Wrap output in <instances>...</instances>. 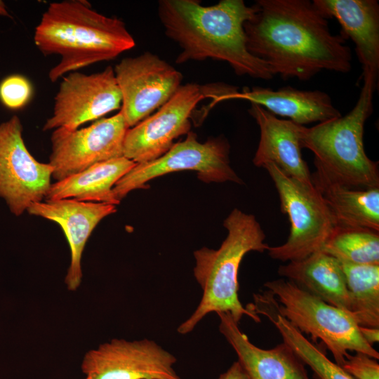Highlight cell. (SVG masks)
<instances>
[{"mask_svg": "<svg viewBox=\"0 0 379 379\" xmlns=\"http://www.w3.org/2000/svg\"><path fill=\"white\" fill-rule=\"evenodd\" d=\"M260 128V141L253 163L262 167L272 163L286 175L313 185L312 174L303 159L298 138V125L281 119L262 107L251 103L248 109Z\"/></svg>", "mask_w": 379, "mask_h": 379, "instance_id": "obj_17", "label": "cell"}, {"mask_svg": "<svg viewBox=\"0 0 379 379\" xmlns=\"http://www.w3.org/2000/svg\"><path fill=\"white\" fill-rule=\"evenodd\" d=\"M278 274L325 302L350 312L351 300L339 260L320 250L307 257L289 261Z\"/></svg>", "mask_w": 379, "mask_h": 379, "instance_id": "obj_20", "label": "cell"}, {"mask_svg": "<svg viewBox=\"0 0 379 379\" xmlns=\"http://www.w3.org/2000/svg\"><path fill=\"white\" fill-rule=\"evenodd\" d=\"M121 105V95L112 67L91 74L69 72L60 84L53 114L44 124L43 131L77 129L86 122L100 119Z\"/></svg>", "mask_w": 379, "mask_h": 379, "instance_id": "obj_14", "label": "cell"}, {"mask_svg": "<svg viewBox=\"0 0 379 379\" xmlns=\"http://www.w3.org/2000/svg\"><path fill=\"white\" fill-rule=\"evenodd\" d=\"M218 379H248L239 363L234 361Z\"/></svg>", "mask_w": 379, "mask_h": 379, "instance_id": "obj_28", "label": "cell"}, {"mask_svg": "<svg viewBox=\"0 0 379 379\" xmlns=\"http://www.w3.org/2000/svg\"><path fill=\"white\" fill-rule=\"evenodd\" d=\"M251 309L256 314H263L274 325L286 343L318 379H355L340 366L331 361L303 333L277 310L273 296L267 292L254 295Z\"/></svg>", "mask_w": 379, "mask_h": 379, "instance_id": "obj_23", "label": "cell"}, {"mask_svg": "<svg viewBox=\"0 0 379 379\" xmlns=\"http://www.w3.org/2000/svg\"><path fill=\"white\" fill-rule=\"evenodd\" d=\"M176 361L153 340L114 338L88 351L81 368L91 379H182Z\"/></svg>", "mask_w": 379, "mask_h": 379, "instance_id": "obj_13", "label": "cell"}, {"mask_svg": "<svg viewBox=\"0 0 379 379\" xmlns=\"http://www.w3.org/2000/svg\"><path fill=\"white\" fill-rule=\"evenodd\" d=\"M279 194L281 210L291 227L286 241L270 246V258L283 262L298 260L323 248L336 226L335 220L313 185L286 175L272 163L265 164Z\"/></svg>", "mask_w": 379, "mask_h": 379, "instance_id": "obj_7", "label": "cell"}, {"mask_svg": "<svg viewBox=\"0 0 379 379\" xmlns=\"http://www.w3.org/2000/svg\"><path fill=\"white\" fill-rule=\"evenodd\" d=\"M34 44L44 55H59L48 72L51 82L94 63L113 60L135 42L125 23L105 16L82 0L48 5L36 27Z\"/></svg>", "mask_w": 379, "mask_h": 379, "instance_id": "obj_3", "label": "cell"}, {"mask_svg": "<svg viewBox=\"0 0 379 379\" xmlns=\"http://www.w3.org/2000/svg\"><path fill=\"white\" fill-rule=\"evenodd\" d=\"M237 91V86L222 83L181 85L154 114L127 130L124 157L136 164L157 159L171 148L176 138L190 132V118L200 101L212 99V107L220 98Z\"/></svg>", "mask_w": 379, "mask_h": 379, "instance_id": "obj_8", "label": "cell"}, {"mask_svg": "<svg viewBox=\"0 0 379 379\" xmlns=\"http://www.w3.org/2000/svg\"><path fill=\"white\" fill-rule=\"evenodd\" d=\"M32 94V85L22 75L8 76L0 83V100L8 109L22 108L29 102Z\"/></svg>", "mask_w": 379, "mask_h": 379, "instance_id": "obj_26", "label": "cell"}, {"mask_svg": "<svg viewBox=\"0 0 379 379\" xmlns=\"http://www.w3.org/2000/svg\"><path fill=\"white\" fill-rule=\"evenodd\" d=\"M53 171L49 163L38 161L28 151L18 116L0 124V198L13 215L45 199Z\"/></svg>", "mask_w": 379, "mask_h": 379, "instance_id": "obj_10", "label": "cell"}, {"mask_svg": "<svg viewBox=\"0 0 379 379\" xmlns=\"http://www.w3.org/2000/svg\"><path fill=\"white\" fill-rule=\"evenodd\" d=\"M135 164L124 157L97 163L51 183L44 200L72 199L116 206L120 202L114 195L113 187Z\"/></svg>", "mask_w": 379, "mask_h": 379, "instance_id": "obj_22", "label": "cell"}, {"mask_svg": "<svg viewBox=\"0 0 379 379\" xmlns=\"http://www.w3.org/2000/svg\"><path fill=\"white\" fill-rule=\"evenodd\" d=\"M321 250L341 262L379 265V231L336 225Z\"/></svg>", "mask_w": 379, "mask_h": 379, "instance_id": "obj_25", "label": "cell"}, {"mask_svg": "<svg viewBox=\"0 0 379 379\" xmlns=\"http://www.w3.org/2000/svg\"><path fill=\"white\" fill-rule=\"evenodd\" d=\"M264 286L273 296L278 312L302 333L321 340L338 365L343 364L347 351L379 359L378 352L363 338L350 312L325 302L288 279L269 281Z\"/></svg>", "mask_w": 379, "mask_h": 379, "instance_id": "obj_6", "label": "cell"}, {"mask_svg": "<svg viewBox=\"0 0 379 379\" xmlns=\"http://www.w3.org/2000/svg\"><path fill=\"white\" fill-rule=\"evenodd\" d=\"M340 262L359 326L379 328V265Z\"/></svg>", "mask_w": 379, "mask_h": 379, "instance_id": "obj_24", "label": "cell"}, {"mask_svg": "<svg viewBox=\"0 0 379 379\" xmlns=\"http://www.w3.org/2000/svg\"><path fill=\"white\" fill-rule=\"evenodd\" d=\"M377 84L364 78L358 100L347 114L310 128L298 125L300 147L312 152L315 166L354 188L379 187L378 161L368 157L364 145V126L373 112Z\"/></svg>", "mask_w": 379, "mask_h": 379, "instance_id": "obj_5", "label": "cell"}, {"mask_svg": "<svg viewBox=\"0 0 379 379\" xmlns=\"http://www.w3.org/2000/svg\"><path fill=\"white\" fill-rule=\"evenodd\" d=\"M114 72L121 95L119 112L128 128L165 104L183 78L174 67L150 52L122 59Z\"/></svg>", "mask_w": 379, "mask_h": 379, "instance_id": "obj_11", "label": "cell"}, {"mask_svg": "<svg viewBox=\"0 0 379 379\" xmlns=\"http://www.w3.org/2000/svg\"><path fill=\"white\" fill-rule=\"evenodd\" d=\"M230 144L223 137L210 138L204 142L190 131L186 138L175 143L164 155L152 161L136 164L114 186L113 193L120 202L130 192L147 188V182L172 172L192 170L206 183L242 180L230 164Z\"/></svg>", "mask_w": 379, "mask_h": 379, "instance_id": "obj_9", "label": "cell"}, {"mask_svg": "<svg viewBox=\"0 0 379 379\" xmlns=\"http://www.w3.org/2000/svg\"><path fill=\"white\" fill-rule=\"evenodd\" d=\"M83 379H91V378H90L89 377H88V376H86V377H85L84 378H83Z\"/></svg>", "mask_w": 379, "mask_h": 379, "instance_id": "obj_31", "label": "cell"}, {"mask_svg": "<svg viewBox=\"0 0 379 379\" xmlns=\"http://www.w3.org/2000/svg\"><path fill=\"white\" fill-rule=\"evenodd\" d=\"M234 99L248 100L262 107L276 117H288L301 126L321 123L341 116L331 97L321 91H304L291 86L277 90L245 86L240 92L226 95L222 101Z\"/></svg>", "mask_w": 379, "mask_h": 379, "instance_id": "obj_19", "label": "cell"}, {"mask_svg": "<svg viewBox=\"0 0 379 379\" xmlns=\"http://www.w3.org/2000/svg\"><path fill=\"white\" fill-rule=\"evenodd\" d=\"M128 128L119 112L80 129H54L49 157L52 178L59 181L97 163L124 157V141Z\"/></svg>", "mask_w": 379, "mask_h": 379, "instance_id": "obj_12", "label": "cell"}, {"mask_svg": "<svg viewBox=\"0 0 379 379\" xmlns=\"http://www.w3.org/2000/svg\"><path fill=\"white\" fill-rule=\"evenodd\" d=\"M341 367L355 379H379L376 359L362 352L348 354Z\"/></svg>", "mask_w": 379, "mask_h": 379, "instance_id": "obj_27", "label": "cell"}, {"mask_svg": "<svg viewBox=\"0 0 379 379\" xmlns=\"http://www.w3.org/2000/svg\"><path fill=\"white\" fill-rule=\"evenodd\" d=\"M27 211L60 226L68 242L71 256L65 283L69 291H77L83 277L81 259L86 244L97 225L117 211L115 205L63 199L34 203Z\"/></svg>", "mask_w": 379, "mask_h": 379, "instance_id": "obj_15", "label": "cell"}, {"mask_svg": "<svg viewBox=\"0 0 379 379\" xmlns=\"http://www.w3.org/2000/svg\"><path fill=\"white\" fill-rule=\"evenodd\" d=\"M363 338L371 345L379 340V328L359 326Z\"/></svg>", "mask_w": 379, "mask_h": 379, "instance_id": "obj_29", "label": "cell"}, {"mask_svg": "<svg viewBox=\"0 0 379 379\" xmlns=\"http://www.w3.org/2000/svg\"><path fill=\"white\" fill-rule=\"evenodd\" d=\"M312 182L336 225L379 231V187L360 189L345 185L319 167L312 174Z\"/></svg>", "mask_w": 379, "mask_h": 379, "instance_id": "obj_21", "label": "cell"}, {"mask_svg": "<svg viewBox=\"0 0 379 379\" xmlns=\"http://www.w3.org/2000/svg\"><path fill=\"white\" fill-rule=\"evenodd\" d=\"M328 20L335 18L340 35L350 39L363 69V79L378 81L379 4L377 0H313Z\"/></svg>", "mask_w": 379, "mask_h": 379, "instance_id": "obj_16", "label": "cell"}, {"mask_svg": "<svg viewBox=\"0 0 379 379\" xmlns=\"http://www.w3.org/2000/svg\"><path fill=\"white\" fill-rule=\"evenodd\" d=\"M219 331L235 351L248 379H310L305 364L284 342L264 350L253 345L229 313H217Z\"/></svg>", "mask_w": 379, "mask_h": 379, "instance_id": "obj_18", "label": "cell"}, {"mask_svg": "<svg viewBox=\"0 0 379 379\" xmlns=\"http://www.w3.org/2000/svg\"><path fill=\"white\" fill-rule=\"evenodd\" d=\"M256 11L243 0L204 6L196 0H160L158 16L166 35L180 47L177 64L212 59L227 62L238 76L270 80L268 65L247 49L244 23Z\"/></svg>", "mask_w": 379, "mask_h": 379, "instance_id": "obj_2", "label": "cell"}, {"mask_svg": "<svg viewBox=\"0 0 379 379\" xmlns=\"http://www.w3.org/2000/svg\"><path fill=\"white\" fill-rule=\"evenodd\" d=\"M244 25L248 51L284 80L307 81L322 70L347 73L352 53L331 33L328 19L310 0H257Z\"/></svg>", "mask_w": 379, "mask_h": 379, "instance_id": "obj_1", "label": "cell"}, {"mask_svg": "<svg viewBox=\"0 0 379 379\" xmlns=\"http://www.w3.org/2000/svg\"><path fill=\"white\" fill-rule=\"evenodd\" d=\"M0 15L10 17L4 1L0 0Z\"/></svg>", "mask_w": 379, "mask_h": 379, "instance_id": "obj_30", "label": "cell"}, {"mask_svg": "<svg viewBox=\"0 0 379 379\" xmlns=\"http://www.w3.org/2000/svg\"><path fill=\"white\" fill-rule=\"evenodd\" d=\"M223 225L228 233L219 248L203 247L194 252V276L203 295L194 312L178 326L180 334L192 332L211 312L229 313L237 323L244 315L260 321L258 315L244 307L239 299L238 272L246 253L268 250L265 234L253 215L237 208L232 211Z\"/></svg>", "mask_w": 379, "mask_h": 379, "instance_id": "obj_4", "label": "cell"}]
</instances>
